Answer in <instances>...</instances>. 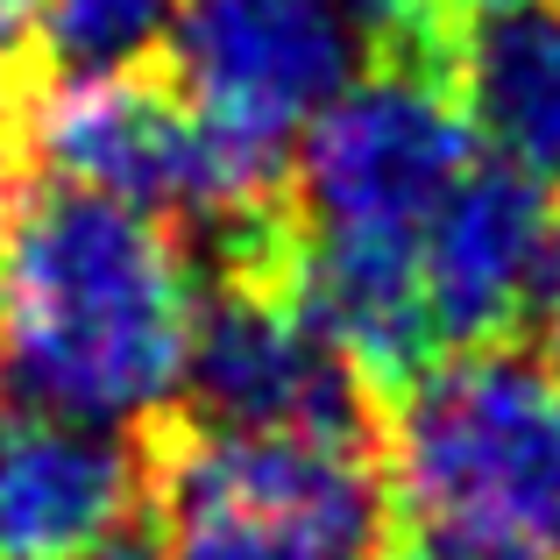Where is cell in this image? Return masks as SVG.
<instances>
[{
  "label": "cell",
  "mask_w": 560,
  "mask_h": 560,
  "mask_svg": "<svg viewBox=\"0 0 560 560\" xmlns=\"http://www.w3.org/2000/svg\"><path fill=\"white\" fill-rule=\"evenodd\" d=\"M383 476L397 518L560 553V362L518 334L433 355L383 405Z\"/></svg>",
  "instance_id": "7a4b0ae2"
},
{
  "label": "cell",
  "mask_w": 560,
  "mask_h": 560,
  "mask_svg": "<svg viewBox=\"0 0 560 560\" xmlns=\"http://www.w3.org/2000/svg\"><path fill=\"white\" fill-rule=\"evenodd\" d=\"M150 511L142 425H100L0 376V560H65Z\"/></svg>",
  "instance_id": "52a82bcc"
},
{
  "label": "cell",
  "mask_w": 560,
  "mask_h": 560,
  "mask_svg": "<svg viewBox=\"0 0 560 560\" xmlns=\"http://www.w3.org/2000/svg\"><path fill=\"white\" fill-rule=\"evenodd\" d=\"M525 327H533V341L560 362V213H553V228H547V248H539V277H533Z\"/></svg>",
  "instance_id": "4fadbf2b"
},
{
  "label": "cell",
  "mask_w": 560,
  "mask_h": 560,
  "mask_svg": "<svg viewBox=\"0 0 560 560\" xmlns=\"http://www.w3.org/2000/svg\"><path fill=\"white\" fill-rule=\"evenodd\" d=\"M185 0H36L43 71H114L164 50Z\"/></svg>",
  "instance_id": "30bf717a"
},
{
  "label": "cell",
  "mask_w": 560,
  "mask_h": 560,
  "mask_svg": "<svg viewBox=\"0 0 560 560\" xmlns=\"http://www.w3.org/2000/svg\"><path fill=\"white\" fill-rule=\"evenodd\" d=\"M370 57L376 43L348 0H185L156 65L220 136L291 164L305 121Z\"/></svg>",
  "instance_id": "8992f818"
},
{
  "label": "cell",
  "mask_w": 560,
  "mask_h": 560,
  "mask_svg": "<svg viewBox=\"0 0 560 560\" xmlns=\"http://www.w3.org/2000/svg\"><path fill=\"white\" fill-rule=\"evenodd\" d=\"M547 228H553L547 185L490 150L447 185V199L419 228V270H425L440 355L447 348L511 341L525 327Z\"/></svg>",
  "instance_id": "ba28073f"
},
{
  "label": "cell",
  "mask_w": 560,
  "mask_h": 560,
  "mask_svg": "<svg viewBox=\"0 0 560 560\" xmlns=\"http://www.w3.org/2000/svg\"><path fill=\"white\" fill-rule=\"evenodd\" d=\"M383 560H560L518 539H490V533H462V525H425V518H397L390 553Z\"/></svg>",
  "instance_id": "7c38bea8"
},
{
  "label": "cell",
  "mask_w": 560,
  "mask_h": 560,
  "mask_svg": "<svg viewBox=\"0 0 560 560\" xmlns=\"http://www.w3.org/2000/svg\"><path fill=\"white\" fill-rule=\"evenodd\" d=\"M440 79L462 100L476 150L560 191V0H504L454 22Z\"/></svg>",
  "instance_id": "9c48e42d"
},
{
  "label": "cell",
  "mask_w": 560,
  "mask_h": 560,
  "mask_svg": "<svg viewBox=\"0 0 560 560\" xmlns=\"http://www.w3.org/2000/svg\"><path fill=\"white\" fill-rule=\"evenodd\" d=\"M150 518L171 560H383L397 497L376 447L234 433L185 411L142 425Z\"/></svg>",
  "instance_id": "3957f363"
},
{
  "label": "cell",
  "mask_w": 560,
  "mask_h": 560,
  "mask_svg": "<svg viewBox=\"0 0 560 560\" xmlns=\"http://www.w3.org/2000/svg\"><path fill=\"white\" fill-rule=\"evenodd\" d=\"M482 8H504V0H425V57H433V71H440V43H447V28L468 22V14H482Z\"/></svg>",
  "instance_id": "9a60e30c"
},
{
  "label": "cell",
  "mask_w": 560,
  "mask_h": 560,
  "mask_svg": "<svg viewBox=\"0 0 560 560\" xmlns=\"http://www.w3.org/2000/svg\"><path fill=\"white\" fill-rule=\"evenodd\" d=\"M178 411L234 433H305L383 454V397L299 299V220L199 262Z\"/></svg>",
  "instance_id": "277c9868"
},
{
  "label": "cell",
  "mask_w": 560,
  "mask_h": 560,
  "mask_svg": "<svg viewBox=\"0 0 560 560\" xmlns=\"http://www.w3.org/2000/svg\"><path fill=\"white\" fill-rule=\"evenodd\" d=\"M476 164V128L419 57H370L291 150L299 228L419 234L447 185Z\"/></svg>",
  "instance_id": "5b68a950"
},
{
  "label": "cell",
  "mask_w": 560,
  "mask_h": 560,
  "mask_svg": "<svg viewBox=\"0 0 560 560\" xmlns=\"http://www.w3.org/2000/svg\"><path fill=\"white\" fill-rule=\"evenodd\" d=\"M199 262L156 213L36 171L0 234V376L71 419L178 411Z\"/></svg>",
  "instance_id": "6da1fadb"
},
{
  "label": "cell",
  "mask_w": 560,
  "mask_h": 560,
  "mask_svg": "<svg viewBox=\"0 0 560 560\" xmlns=\"http://www.w3.org/2000/svg\"><path fill=\"white\" fill-rule=\"evenodd\" d=\"M28 79H36V57L0 50V234H8L14 206H22L28 178H36V156H28Z\"/></svg>",
  "instance_id": "8fae6325"
},
{
  "label": "cell",
  "mask_w": 560,
  "mask_h": 560,
  "mask_svg": "<svg viewBox=\"0 0 560 560\" xmlns=\"http://www.w3.org/2000/svg\"><path fill=\"white\" fill-rule=\"evenodd\" d=\"M65 560H171V553H164V533H156V518H150V511H136V518H121L114 533L85 539V547L65 553Z\"/></svg>",
  "instance_id": "5bb4252c"
}]
</instances>
